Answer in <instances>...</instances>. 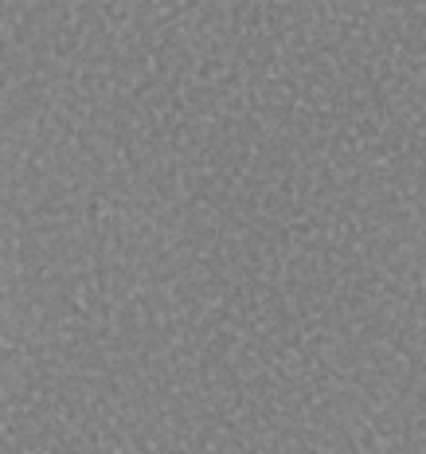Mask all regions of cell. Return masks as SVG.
Returning a JSON list of instances; mask_svg holds the SVG:
<instances>
[]
</instances>
